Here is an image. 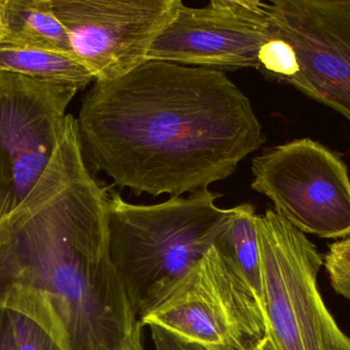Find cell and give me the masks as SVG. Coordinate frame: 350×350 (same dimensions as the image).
<instances>
[{
    "instance_id": "6da1fadb",
    "label": "cell",
    "mask_w": 350,
    "mask_h": 350,
    "mask_svg": "<svg viewBox=\"0 0 350 350\" xmlns=\"http://www.w3.org/2000/svg\"><path fill=\"white\" fill-rule=\"evenodd\" d=\"M108 193L67 114L38 182L0 219V308L28 316L64 350H145L110 254Z\"/></svg>"
},
{
    "instance_id": "7a4b0ae2",
    "label": "cell",
    "mask_w": 350,
    "mask_h": 350,
    "mask_svg": "<svg viewBox=\"0 0 350 350\" xmlns=\"http://www.w3.org/2000/svg\"><path fill=\"white\" fill-rule=\"evenodd\" d=\"M76 121L96 172L154 197L226 180L265 141L250 99L224 71L165 61L94 80Z\"/></svg>"
},
{
    "instance_id": "3957f363",
    "label": "cell",
    "mask_w": 350,
    "mask_h": 350,
    "mask_svg": "<svg viewBox=\"0 0 350 350\" xmlns=\"http://www.w3.org/2000/svg\"><path fill=\"white\" fill-rule=\"evenodd\" d=\"M220 197L205 189L157 205H133L109 191L110 254L139 321L214 246L234 211L216 205Z\"/></svg>"
},
{
    "instance_id": "277c9868",
    "label": "cell",
    "mask_w": 350,
    "mask_h": 350,
    "mask_svg": "<svg viewBox=\"0 0 350 350\" xmlns=\"http://www.w3.org/2000/svg\"><path fill=\"white\" fill-rule=\"evenodd\" d=\"M263 305L277 350H350L318 288L324 256L273 210L257 216Z\"/></svg>"
},
{
    "instance_id": "5b68a950",
    "label": "cell",
    "mask_w": 350,
    "mask_h": 350,
    "mask_svg": "<svg viewBox=\"0 0 350 350\" xmlns=\"http://www.w3.org/2000/svg\"><path fill=\"white\" fill-rule=\"evenodd\" d=\"M141 323L206 350H252L269 335L262 302L214 246Z\"/></svg>"
},
{
    "instance_id": "8992f818",
    "label": "cell",
    "mask_w": 350,
    "mask_h": 350,
    "mask_svg": "<svg viewBox=\"0 0 350 350\" xmlns=\"http://www.w3.org/2000/svg\"><path fill=\"white\" fill-rule=\"evenodd\" d=\"M252 174L251 187L302 234L350 236L349 171L322 144L298 139L271 148L252 160Z\"/></svg>"
},
{
    "instance_id": "52a82bcc",
    "label": "cell",
    "mask_w": 350,
    "mask_h": 350,
    "mask_svg": "<svg viewBox=\"0 0 350 350\" xmlns=\"http://www.w3.org/2000/svg\"><path fill=\"white\" fill-rule=\"evenodd\" d=\"M78 88L0 71V219L49 166Z\"/></svg>"
},
{
    "instance_id": "ba28073f",
    "label": "cell",
    "mask_w": 350,
    "mask_h": 350,
    "mask_svg": "<svg viewBox=\"0 0 350 350\" xmlns=\"http://www.w3.org/2000/svg\"><path fill=\"white\" fill-rule=\"evenodd\" d=\"M180 0H51L76 60L94 80H114L146 63Z\"/></svg>"
},
{
    "instance_id": "9c48e42d",
    "label": "cell",
    "mask_w": 350,
    "mask_h": 350,
    "mask_svg": "<svg viewBox=\"0 0 350 350\" xmlns=\"http://www.w3.org/2000/svg\"><path fill=\"white\" fill-rule=\"evenodd\" d=\"M269 12L297 59L287 84L350 121V0H273Z\"/></svg>"
},
{
    "instance_id": "30bf717a",
    "label": "cell",
    "mask_w": 350,
    "mask_h": 350,
    "mask_svg": "<svg viewBox=\"0 0 350 350\" xmlns=\"http://www.w3.org/2000/svg\"><path fill=\"white\" fill-rule=\"evenodd\" d=\"M269 37V2L212 0L202 8L183 2L154 41L148 61L219 71L258 69L259 53Z\"/></svg>"
},
{
    "instance_id": "8fae6325",
    "label": "cell",
    "mask_w": 350,
    "mask_h": 350,
    "mask_svg": "<svg viewBox=\"0 0 350 350\" xmlns=\"http://www.w3.org/2000/svg\"><path fill=\"white\" fill-rule=\"evenodd\" d=\"M3 22L4 38L0 43L76 60L67 31L53 12L51 0H5Z\"/></svg>"
},
{
    "instance_id": "7c38bea8",
    "label": "cell",
    "mask_w": 350,
    "mask_h": 350,
    "mask_svg": "<svg viewBox=\"0 0 350 350\" xmlns=\"http://www.w3.org/2000/svg\"><path fill=\"white\" fill-rule=\"evenodd\" d=\"M257 216L251 203L234 207L230 220L216 238L214 247L234 265L263 303Z\"/></svg>"
},
{
    "instance_id": "4fadbf2b",
    "label": "cell",
    "mask_w": 350,
    "mask_h": 350,
    "mask_svg": "<svg viewBox=\"0 0 350 350\" xmlns=\"http://www.w3.org/2000/svg\"><path fill=\"white\" fill-rule=\"evenodd\" d=\"M0 71L84 90L92 74L76 60L57 53L0 43Z\"/></svg>"
},
{
    "instance_id": "5bb4252c",
    "label": "cell",
    "mask_w": 350,
    "mask_h": 350,
    "mask_svg": "<svg viewBox=\"0 0 350 350\" xmlns=\"http://www.w3.org/2000/svg\"><path fill=\"white\" fill-rule=\"evenodd\" d=\"M258 70L269 79L287 84L298 72L297 59L291 45L269 35L259 53Z\"/></svg>"
},
{
    "instance_id": "9a60e30c",
    "label": "cell",
    "mask_w": 350,
    "mask_h": 350,
    "mask_svg": "<svg viewBox=\"0 0 350 350\" xmlns=\"http://www.w3.org/2000/svg\"><path fill=\"white\" fill-rule=\"evenodd\" d=\"M8 314L16 350H64L44 329L28 316L12 310H8Z\"/></svg>"
},
{
    "instance_id": "2e32d148",
    "label": "cell",
    "mask_w": 350,
    "mask_h": 350,
    "mask_svg": "<svg viewBox=\"0 0 350 350\" xmlns=\"http://www.w3.org/2000/svg\"><path fill=\"white\" fill-rule=\"evenodd\" d=\"M323 265L333 289L350 301V236L330 245Z\"/></svg>"
},
{
    "instance_id": "e0dca14e",
    "label": "cell",
    "mask_w": 350,
    "mask_h": 350,
    "mask_svg": "<svg viewBox=\"0 0 350 350\" xmlns=\"http://www.w3.org/2000/svg\"><path fill=\"white\" fill-rule=\"evenodd\" d=\"M156 350H185V345L180 340L157 326H149Z\"/></svg>"
},
{
    "instance_id": "ac0fdd59",
    "label": "cell",
    "mask_w": 350,
    "mask_h": 350,
    "mask_svg": "<svg viewBox=\"0 0 350 350\" xmlns=\"http://www.w3.org/2000/svg\"><path fill=\"white\" fill-rule=\"evenodd\" d=\"M0 350H16L8 310L0 308Z\"/></svg>"
},
{
    "instance_id": "d6986e66",
    "label": "cell",
    "mask_w": 350,
    "mask_h": 350,
    "mask_svg": "<svg viewBox=\"0 0 350 350\" xmlns=\"http://www.w3.org/2000/svg\"><path fill=\"white\" fill-rule=\"evenodd\" d=\"M252 350H277V349H275V345L271 341V337L267 335Z\"/></svg>"
},
{
    "instance_id": "ffe728a7",
    "label": "cell",
    "mask_w": 350,
    "mask_h": 350,
    "mask_svg": "<svg viewBox=\"0 0 350 350\" xmlns=\"http://www.w3.org/2000/svg\"><path fill=\"white\" fill-rule=\"evenodd\" d=\"M4 2H5V0H0V42H1L4 38Z\"/></svg>"
},
{
    "instance_id": "44dd1931",
    "label": "cell",
    "mask_w": 350,
    "mask_h": 350,
    "mask_svg": "<svg viewBox=\"0 0 350 350\" xmlns=\"http://www.w3.org/2000/svg\"><path fill=\"white\" fill-rule=\"evenodd\" d=\"M183 345H185V350H206L203 347H198V345H185V343H183Z\"/></svg>"
}]
</instances>
